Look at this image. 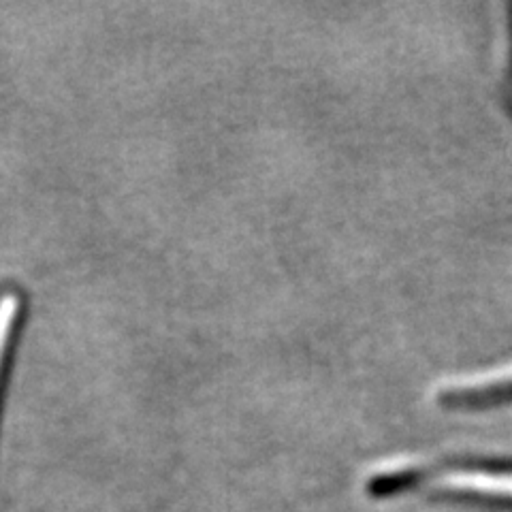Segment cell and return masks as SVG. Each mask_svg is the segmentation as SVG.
<instances>
[{"label":"cell","mask_w":512,"mask_h":512,"mask_svg":"<svg viewBox=\"0 0 512 512\" xmlns=\"http://www.w3.org/2000/svg\"><path fill=\"white\" fill-rule=\"evenodd\" d=\"M442 489L480 493L489 498L512 500V468L510 470H485V468H459L448 470L434 478Z\"/></svg>","instance_id":"cell-2"},{"label":"cell","mask_w":512,"mask_h":512,"mask_svg":"<svg viewBox=\"0 0 512 512\" xmlns=\"http://www.w3.org/2000/svg\"><path fill=\"white\" fill-rule=\"evenodd\" d=\"M28 316V297L18 286L0 288V419H3L7 387L13 370L15 350L20 346Z\"/></svg>","instance_id":"cell-1"}]
</instances>
